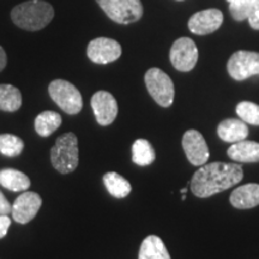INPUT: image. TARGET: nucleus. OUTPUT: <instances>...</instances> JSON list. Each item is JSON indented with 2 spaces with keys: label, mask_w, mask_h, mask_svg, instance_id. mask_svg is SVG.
Returning a JSON list of instances; mask_svg holds the SVG:
<instances>
[{
  "label": "nucleus",
  "mask_w": 259,
  "mask_h": 259,
  "mask_svg": "<svg viewBox=\"0 0 259 259\" xmlns=\"http://www.w3.org/2000/svg\"><path fill=\"white\" fill-rule=\"evenodd\" d=\"M242 178L244 171L239 164L212 162L200 166L190 181V187L194 196L206 198L231 189L240 183Z\"/></svg>",
  "instance_id": "1"
},
{
  "label": "nucleus",
  "mask_w": 259,
  "mask_h": 259,
  "mask_svg": "<svg viewBox=\"0 0 259 259\" xmlns=\"http://www.w3.org/2000/svg\"><path fill=\"white\" fill-rule=\"evenodd\" d=\"M41 205L42 198L40 194L27 191V192L18 196L15 203L12 204V218L17 223L25 225V223L30 222L37 215Z\"/></svg>",
  "instance_id": "12"
},
{
  "label": "nucleus",
  "mask_w": 259,
  "mask_h": 259,
  "mask_svg": "<svg viewBox=\"0 0 259 259\" xmlns=\"http://www.w3.org/2000/svg\"><path fill=\"white\" fill-rule=\"evenodd\" d=\"M93 112L95 114L97 124L101 126H108L115 120L118 115V103L111 93L100 90L92 97Z\"/></svg>",
  "instance_id": "11"
},
{
  "label": "nucleus",
  "mask_w": 259,
  "mask_h": 259,
  "mask_svg": "<svg viewBox=\"0 0 259 259\" xmlns=\"http://www.w3.org/2000/svg\"><path fill=\"white\" fill-rule=\"evenodd\" d=\"M170 63L178 71L189 72L198 61V48L192 38L180 37L170 48Z\"/></svg>",
  "instance_id": "8"
},
{
  "label": "nucleus",
  "mask_w": 259,
  "mask_h": 259,
  "mask_svg": "<svg viewBox=\"0 0 259 259\" xmlns=\"http://www.w3.org/2000/svg\"><path fill=\"white\" fill-rule=\"evenodd\" d=\"M227 71L235 80H245L259 74V53L251 51H238L229 58Z\"/></svg>",
  "instance_id": "7"
},
{
  "label": "nucleus",
  "mask_w": 259,
  "mask_h": 259,
  "mask_svg": "<svg viewBox=\"0 0 259 259\" xmlns=\"http://www.w3.org/2000/svg\"><path fill=\"white\" fill-rule=\"evenodd\" d=\"M21 106V92L11 84H0V111L16 112Z\"/></svg>",
  "instance_id": "20"
},
{
  "label": "nucleus",
  "mask_w": 259,
  "mask_h": 259,
  "mask_svg": "<svg viewBox=\"0 0 259 259\" xmlns=\"http://www.w3.org/2000/svg\"><path fill=\"white\" fill-rule=\"evenodd\" d=\"M6 63H8V58H6V53L4 48L0 46V72L5 69Z\"/></svg>",
  "instance_id": "29"
},
{
  "label": "nucleus",
  "mask_w": 259,
  "mask_h": 259,
  "mask_svg": "<svg viewBox=\"0 0 259 259\" xmlns=\"http://www.w3.org/2000/svg\"><path fill=\"white\" fill-rule=\"evenodd\" d=\"M229 202L236 209H252L259 205V184H246L233 191Z\"/></svg>",
  "instance_id": "14"
},
{
  "label": "nucleus",
  "mask_w": 259,
  "mask_h": 259,
  "mask_svg": "<svg viewBox=\"0 0 259 259\" xmlns=\"http://www.w3.org/2000/svg\"><path fill=\"white\" fill-rule=\"evenodd\" d=\"M105 14L119 24L138 22L143 16L141 0H96Z\"/></svg>",
  "instance_id": "5"
},
{
  "label": "nucleus",
  "mask_w": 259,
  "mask_h": 259,
  "mask_svg": "<svg viewBox=\"0 0 259 259\" xmlns=\"http://www.w3.org/2000/svg\"><path fill=\"white\" fill-rule=\"evenodd\" d=\"M227 154L231 160L240 163H255L259 162V143L253 141H240L233 143Z\"/></svg>",
  "instance_id": "15"
},
{
  "label": "nucleus",
  "mask_w": 259,
  "mask_h": 259,
  "mask_svg": "<svg viewBox=\"0 0 259 259\" xmlns=\"http://www.w3.org/2000/svg\"><path fill=\"white\" fill-rule=\"evenodd\" d=\"M145 85L150 96L161 107H169L174 101V84L166 72L153 67L148 70L144 77Z\"/></svg>",
  "instance_id": "6"
},
{
  "label": "nucleus",
  "mask_w": 259,
  "mask_h": 259,
  "mask_svg": "<svg viewBox=\"0 0 259 259\" xmlns=\"http://www.w3.org/2000/svg\"><path fill=\"white\" fill-rule=\"evenodd\" d=\"M12 205L9 203V200L5 198L4 194L0 191V215H8L11 212Z\"/></svg>",
  "instance_id": "28"
},
{
  "label": "nucleus",
  "mask_w": 259,
  "mask_h": 259,
  "mask_svg": "<svg viewBox=\"0 0 259 259\" xmlns=\"http://www.w3.org/2000/svg\"><path fill=\"white\" fill-rule=\"evenodd\" d=\"M103 183L109 194L115 198H125L131 192V184L120 174L115 171H109L103 176Z\"/></svg>",
  "instance_id": "19"
},
{
  "label": "nucleus",
  "mask_w": 259,
  "mask_h": 259,
  "mask_svg": "<svg viewBox=\"0 0 259 259\" xmlns=\"http://www.w3.org/2000/svg\"><path fill=\"white\" fill-rule=\"evenodd\" d=\"M138 259H171L166 245L157 235H149L142 242Z\"/></svg>",
  "instance_id": "17"
},
{
  "label": "nucleus",
  "mask_w": 259,
  "mask_h": 259,
  "mask_svg": "<svg viewBox=\"0 0 259 259\" xmlns=\"http://www.w3.org/2000/svg\"><path fill=\"white\" fill-rule=\"evenodd\" d=\"M11 226V220L8 215H0V239H3L8 234V231Z\"/></svg>",
  "instance_id": "27"
},
{
  "label": "nucleus",
  "mask_w": 259,
  "mask_h": 259,
  "mask_svg": "<svg viewBox=\"0 0 259 259\" xmlns=\"http://www.w3.org/2000/svg\"><path fill=\"white\" fill-rule=\"evenodd\" d=\"M155 150L147 139H137L132 145V161L137 166H150L155 161Z\"/></svg>",
  "instance_id": "22"
},
{
  "label": "nucleus",
  "mask_w": 259,
  "mask_h": 259,
  "mask_svg": "<svg viewBox=\"0 0 259 259\" xmlns=\"http://www.w3.org/2000/svg\"><path fill=\"white\" fill-rule=\"evenodd\" d=\"M53 17V6L44 0H28L15 6L11 11L12 22L28 31H38L46 28Z\"/></svg>",
  "instance_id": "2"
},
{
  "label": "nucleus",
  "mask_w": 259,
  "mask_h": 259,
  "mask_svg": "<svg viewBox=\"0 0 259 259\" xmlns=\"http://www.w3.org/2000/svg\"><path fill=\"white\" fill-rule=\"evenodd\" d=\"M51 99L70 115L78 114L83 108L82 94L72 83L64 79H56L48 85Z\"/></svg>",
  "instance_id": "4"
},
{
  "label": "nucleus",
  "mask_w": 259,
  "mask_h": 259,
  "mask_svg": "<svg viewBox=\"0 0 259 259\" xmlns=\"http://www.w3.org/2000/svg\"><path fill=\"white\" fill-rule=\"evenodd\" d=\"M236 114L246 124L259 126V105L250 101H242L236 106Z\"/></svg>",
  "instance_id": "24"
},
{
  "label": "nucleus",
  "mask_w": 259,
  "mask_h": 259,
  "mask_svg": "<svg viewBox=\"0 0 259 259\" xmlns=\"http://www.w3.org/2000/svg\"><path fill=\"white\" fill-rule=\"evenodd\" d=\"M121 46L118 41L108 37H97L89 42L87 54L93 63L106 65L118 60L121 56Z\"/></svg>",
  "instance_id": "9"
},
{
  "label": "nucleus",
  "mask_w": 259,
  "mask_h": 259,
  "mask_svg": "<svg viewBox=\"0 0 259 259\" xmlns=\"http://www.w3.org/2000/svg\"><path fill=\"white\" fill-rule=\"evenodd\" d=\"M0 185L12 192L27 191L30 187V179L17 169L5 168L0 170Z\"/></svg>",
  "instance_id": "18"
},
{
  "label": "nucleus",
  "mask_w": 259,
  "mask_h": 259,
  "mask_svg": "<svg viewBox=\"0 0 259 259\" xmlns=\"http://www.w3.org/2000/svg\"><path fill=\"white\" fill-rule=\"evenodd\" d=\"M247 21L254 30H259V0L255 2L253 8H252Z\"/></svg>",
  "instance_id": "26"
},
{
  "label": "nucleus",
  "mask_w": 259,
  "mask_h": 259,
  "mask_svg": "<svg viewBox=\"0 0 259 259\" xmlns=\"http://www.w3.org/2000/svg\"><path fill=\"white\" fill-rule=\"evenodd\" d=\"M24 142L15 135H0V154L8 157H15L22 154Z\"/></svg>",
  "instance_id": "23"
},
{
  "label": "nucleus",
  "mask_w": 259,
  "mask_h": 259,
  "mask_svg": "<svg viewBox=\"0 0 259 259\" xmlns=\"http://www.w3.org/2000/svg\"><path fill=\"white\" fill-rule=\"evenodd\" d=\"M181 198H183V200H185V199H186V193H184V194H183V197H181Z\"/></svg>",
  "instance_id": "30"
},
{
  "label": "nucleus",
  "mask_w": 259,
  "mask_h": 259,
  "mask_svg": "<svg viewBox=\"0 0 259 259\" xmlns=\"http://www.w3.org/2000/svg\"><path fill=\"white\" fill-rule=\"evenodd\" d=\"M179 2H180V0H179Z\"/></svg>",
  "instance_id": "31"
},
{
  "label": "nucleus",
  "mask_w": 259,
  "mask_h": 259,
  "mask_svg": "<svg viewBox=\"0 0 259 259\" xmlns=\"http://www.w3.org/2000/svg\"><path fill=\"white\" fill-rule=\"evenodd\" d=\"M223 23V15L218 9H208L197 12L189 19V29L196 35L215 32Z\"/></svg>",
  "instance_id": "13"
},
{
  "label": "nucleus",
  "mask_w": 259,
  "mask_h": 259,
  "mask_svg": "<svg viewBox=\"0 0 259 259\" xmlns=\"http://www.w3.org/2000/svg\"><path fill=\"white\" fill-rule=\"evenodd\" d=\"M229 3V12L232 17L238 22L248 18L250 12L257 0H227Z\"/></svg>",
  "instance_id": "25"
},
{
  "label": "nucleus",
  "mask_w": 259,
  "mask_h": 259,
  "mask_svg": "<svg viewBox=\"0 0 259 259\" xmlns=\"http://www.w3.org/2000/svg\"><path fill=\"white\" fill-rule=\"evenodd\" d=\"M61 125V116L57 112L45 111L35 119V130L41 137H48Z\"/></svg>",
  "instance_id": "21"
},
{
  "label": "nucleus",
  "mask_w": 259,
  "mask_h": 259,
  "mask_svg": "<svg viewBox=\"0 0 259 259\" xmlns=\"http://www.w3.org/2000/svg\"><path fill=\"white\" fill-rule=\"evenodd\" d=\"M183 149L185 151L187 160L193 166H203L209 160L210 153L203 135L197 130H189L183 136Z\"/></svg>",
  "instance_id": "10"
},
{
  "label": "nucleus",
  "mask_w": 259,
  "mask_h": 259,
  "mask_svg": "<svg viewBox=\"0 0 259 259\" xmlns=\"http://www.w3.org/2000/svg\"><path fill=\"white\" fill-rule=\"evenodd\" d=\"M218 135L223 142L236 143L246 139L248 136V127L241 119H226L220 122Z\"/></svg>",
  "instance_id": "16"
},
{
  "label": "nucleus",
  "mask_w": 259,
  "mask_h": 259,
  "mask_svg": "<svg viewBox=\"0 0 259 259\" xmlns=\"http://www.w3.org/2000/svg\"><path fill=\"white\" fill-rule=\"evenodd\" d=\"M51 162L54 169L61 174H69L78 167V139L69 132L57 138L56 144L51 150Z\"/></svg>",
  "instance_id": "3"
}]
</instances>
